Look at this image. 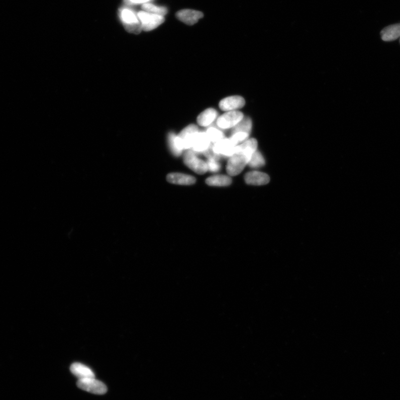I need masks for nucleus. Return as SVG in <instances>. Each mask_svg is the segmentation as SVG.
Returning <instances> with one entry per match:
<instances>
[{
  "label": "nucleus",
  "mask_w": 400,
  "mask_h": 400,
  "mask_svg": "<svg viewBox=\"0 0 400 400\" xmlns=\"http://www.w3.org/2000/svg\"><path fill=\"white\" fill-rule=\"evenodd\" d=\"M250 134L244 132H236L231 133L230 139L232 140L235 144L237 145L240 143H243L244 141L247 140L249 138Z\"/></svg>",
  "instance_id": "nucleus-24"
},
{
  "label": "nucleus",
  "mask_w": 400,
  "mask_h": 400,
  "mask_svg": "<svg viewBox=\"0 0 400 400\" xmlns=\"http://www.w3.org/2000/svg\"><path fill=\"white\" fill-rule=\"evenodd\" d=\"M176 17L181 22L188 25H193L197 23L198 20L204 17L203 13L193 10H182L176 14Z\"/></svg>",
  "instance_id": "nucleus-10"
},
{
  "label": "nucleus",
  "mask_w": 400,
  "mask_h": 400,
  "mask_svg": "<svg viewBox=\"0 0 400 400\" xmlns=\"http://www.w3.org/2000/svg\"><path fill=\"white\" fill-rule=\"evenodd\" d=\"M142 29L145 31H150L157 28L164 22V17L141 11L138 14Z\"/></svg>",
  "instance_id": "nucleus-3"
},
{
  "label": "nucleus",
  "mask_w": 400,
  "mask_h": 400,
  "mask_svg": "<svg viewBox=\"0 0 400 400\" xmlns=\"http://www.w3.org/2000/svg\"><path fill=\"white\" fill-rule=\"evenodd\" d=\"M217 117V110L210 108L200 114L197 118V123L203 127H208L214 122Z\"/></svg>",
  "instance_id": "nucleus-16"
},
{
  "label": "nucleus",
  "mask_w": 400,
  "mask_h": 400,
  "mask_svg": "<svg viewBox=\"0 0 400 400\" xmlns=\"http://www.w3.org/2000/svg\"><path fill=\"white\" fill-rule=\"evenodd\" d=\"M198 133V128L194 125H189L181 131L178 135V138L183 150L192 149L194 139Z\"/></svg>",
  "instance_id": "nucleus-7"
},
{
  "label": "nucleus",
  "mask_w": 400,
  "mask_h": 400,
  "mask_svg": "<svg viewBox=\"0 0 400 400\" xmlns=\"http://www.w3.org/2000/svg\"><path fill=\"white\" fill-rule=\"evenodd\" d=\"M232 180L226 175H215L207 179L206 182L209 186H226L231 185Z\"/></svg>",
  "instance_id": "nucleus-18"
},
{
  "label": "nucleus",
  "mask_w": 400,
  "mask_h": 400,
  "mask_svg": "<svg viewBox=\"0 0 400 400\" xmlns=\"http://www.w3.org/2000/svg\"><path fill=\"white\" fill-rule=\"evenodd\" d=\"M243 113L234 111L226 113L219 117L217 121L218 127L221 129H229L235 127L244 119Z\"/></svg>",
  "instance_id": "nucleus-6"
},
{
  "label": "nucleus",
  "mask_w": 400,
  "mask_h": 400,
  "mask_svg": "<svg viewBox=\"0 0 400 400\" xmlns=\"http://www.w3.org/2000/svg\"><path fill=\"white\" fill-rule=\"evenodd\" d=\"M120 15L125 29L129 33L139 34L143 30L138 15L133 10L124 8L121 10Z\"/></svg>",
  "instance_id": "nucleus-1"
},
{
  "label": "nucleus",
  "mask_w": 400,
  "mask_h": 400,
  "mask_svg": "<svg viewBox=\"0 0 400 400\" xmlns=\"http://www.w3.org/2000/svg\"><path fill=\"white\" fill-rule=\"evenodd\" d=\"M168 143L173 155L176 156H180L183 150L179 141L178 136L175 133H170L168 135Z\"/></svg>",
  "instance_id": "nucleus-19"
},
{
  "label": "nucleus",
  "mask_w": 400,
  "mask_h": 400,
  "mask_svg": "<svg viewBox=\"0 0 400 400\" xmlns=\"http://www.w3.org/2000/svg\"><path fill=\"white\" fill-rule=\"evenodd\" d=\"M236 146L230 139H224L215 143L212 150L219 156L230 157L234 155Z\"/></svg>",
  "instance_id": "nucleus-8"
},
{
  "label": "nucleus",
  "mask_w": 400,
  "mask_h": 400,
  "mask_svg": "<svg viewBox=\"0 0 400 400\" xmlns=\"http://www.w3.org/2000/svg\"><path fill=\"white\" fill-rule=\"evenodd\" d=\"M257 141L255 139H247L241 144L236 146L235 154L240 152L251 159L252 155L257 151Z\"/></svg>",
  "instance_id": "nucleus-15"
},
{
  "label": "nucleus",
  "mask_w": 400,
  "mask_h": 400,
  "mask_svg": "<svg viewBox=\"0 0 400 400\" xmlns=\"http://www.w3.org/2000/svg\"><path fill=\"white\" fill-rule=\"evenodd\" d=\"M206 133L212 143H216L225 139V135L223 131L213 127V126H212V127H210L207 130Z\"/></svg>",
  "instance_id": "nucleus-22"
},
{
  "label": "nucleus",
  "mask_w": 400,
  "mask_h": 400,
  "mask_svg": "<svg viewBox=\"0 0 400 400\" xmlns=\"http://www.w3.org/2000/svg\"><path fill=\"white\" fill-rule=\"evenodd\" d=\"M149 1L150 0H125L126 4L131 5L144 4Z\"/></svg>",
  "instance_id": "nucleus-25"
},
{
  "label": "nucleus",
  "mask_w": 400,
  "mask_h": 400,
  "mask_svg": "<svg viewBox=\"0 0 400 400\" xmlns=\"http://www.w3.org/2000/svg\"><path fill=\"white\" fill-rule=\"evenodd\" d=\"M77 385L83 390L94 394H103L107 392V386L95 378L80 379L78 380Z\"/></svg>",
  "instance_id": "nucleus-5"
},
{
  "label": "nucleus",
  "mask_w": 400,
  "mask_h": 400,
  "mask_svg": "<svg viewBox=\"0 0 400 400\" xmlns=\"http://www.w3.org/2000/svg\"><path fill=\"white\" fill-rule=\"evenodd\" d=\"M142 9L146 12L161 15L162 17H164L167 13V9L166 8L157 7L155 5L149 3H146L142 5Z\"/></svg>",
  "instance_id": "nucleus-21"
},
{
  "label": "nucleus",
  "mask_w": 400,
  "mask_h": 400,
  "mask_svg": "<svg viewBox=\"0 0 400 400\" xmlns=\"http://www.w3.org/2000/svg\"><path fill=\"white\" fill-rule=\"evenodd\" d=\"M211 143L206 132H199L194 139L192 150L197 153H205L211 147Z\"/></svg>",
  "instance_id": "nucleus-11"
},
{
  "label": "nucleus",
  "mask_w": 400,
  "mask_h": 400,
  "mask_svg": "<svg viewBox=\"0 0 400 400\" xmlns=\"http://www.w3.org/2000/svg\"><path fill=\"white\" fill-rule=\"evenodd\" d=\"M270 180V177L266 173L257 171L247 173L245 176L246 182L252 185H266Z\"/></svg>",
  "instance_id": "nucleus-12"
},
{
  "label": "nucleus",
  "mask_w": 400,
  "mask_h": 400,
  "mask_svg": "<svg viewBox=\"0 0 400 400\" xmlns=\"http://www.w3.org/2000/svg\"><path fill=\"white\" fill-rule=\"evenodd\" d=\"M183 161L185 164L198 174L203 175L208 170L206 162L199 159L195 152L192 150H188L183 156Z\"/></svg>",
  "instance_id": "nucleus-4"
},
{
  "label": "nucleus",
  "mask_w": 400,
  "mask_h": 400,
  "mask_svg": "<svg viewBox=\"0 0 400 400\" xmlns=\"http://www.w3.org/2000/svg\"><path fill=\"white\" fill-rule=\"evenodd\" d=\"M250 159L245 155L237 152L230 157L226 170L230 176H236L244 170L246 165H248Z\"/></svg>",
  "instance_id": "nucleus-2"
},
{
  "label": "nucleus",
  "mask_w": 400,
  "mask_h": 400,
  "mask_svg": "<svg viewBox=\"0 0 400 400\" xmlns=\"http://www.w3.org/2000/svg\"><path fill=\"white\" fill-rule=\"evenodd\" d=\"M231 133L236 132H244L250 134L252 129L251 120L249 118H246L242 120L241 122L236 125Z\"/></svg>",
  "instance_id": "nucleus-20"
},
{
  "label": "nucleus",
  "mask_w": 400,
  "mask_h": 400,
  "mask_svg": "<svg viewBox=\"0 0 400 400\" xmlns=\"http://www.w3.org/2000/svg\"><path fill=\"white\" fill-rule=\"evenodd\" d=\"M245 104L243 97L239 96H233L226 97L222 100L219 104L221 110L225 112H234L243 108Z\"/></svg>",
  "instance_id": "nucleus-9"
},
{
  "label": "nucleus",
  "mask_w": 400,
  "mask_h": 400,
  "mask_svg": "<svg viewBox=\"0 0 400 400\" xmlns=\"http://www.w3.org/2000/svg\"><path fill=\"white\" fill-rule=\"evenodd\" d=\"M265 161L264 157L259 151H256L252 155L248 165L252 168H259L264 166Z\"/></svg>",
  "instance_id": "nucleus-23"
},
{
  "label": "nucleus",
  "mask_w": 400,
  "mask_h": 400,
  "mask_svg": "<svg viewBox=\"0 0 400 400\" xmlns=\"http://www.w3.org/2000/svg\"><path fill=\"white\" fill-rule=\"evenodd\" d=\"M70 371L73 375H74L78 378L80 379L88 378H95L94 373L91 368L81 363H74L70 367Z\"/></svg>",
  "instance_id": "nucleus-14"
},
{
  "label": "nucleus",
  "mask_w": 400,
  "mask_h": 400,
  "mask_svg": "<svg viewBox=\"0 0 400 400\" xmlns=\"http://www.w3.org/2000/svg\"><path fill=\"white\" fill-rule=\"evenodd\" d=\"M167 180L177 185H191L196 182L194 177L181 173H171L167 176Z\"/></svg>",
  "instance_id": "nucleus-13"
},
{
  "label": "nucleus",
  "mask_w": 400,
  "mask_h": 400,
  "mask_svg": "<svg viewBox=\"0 0 400 400\" xmlns=\"http://www.w3.org/2000/svg\"><path fill=\"white\" fill-rule=\"evenodd\" d=\"M381 38L385 41L395 40L400 37V24L387 26L381 33Z\"/></svg>",
  "instance_id": "nucleus-17"
}]
</instances>
